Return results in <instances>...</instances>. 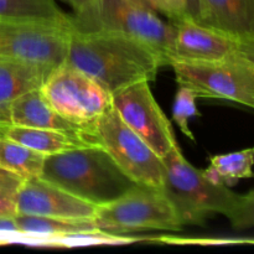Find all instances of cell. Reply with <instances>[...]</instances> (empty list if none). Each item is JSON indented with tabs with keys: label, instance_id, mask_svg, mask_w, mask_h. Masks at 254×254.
<instances>
[{
	"label": "cell",
	"instance_id": "cell-1",
	"mask_svg": "<svg viewBox=\"0 0 254 254\" xmlns=\"http://www.w3.org/2000/svg\"><path fill=\"white\" fill-rule=\"evenodd\" d=\"M64 62L109 93L138 82L154 81L164 67L156 52L133 37L109 30L81 31L73 27Z\"/></svg>",
	"mask_w": 254,
	"mask_h": 254
},
{
	"label": "cell",
	"instance_id": "cell-2",
	"mask_svg": "<svg viewBox=\"0 0 254 254\" xmlns=\"http://www.w3.org/2000/svg\"><path fill=\"white\" fill-rule=\"evenodd\" d=\"M40 178L97 206L121 197L136 185L99 145L47 155Z\"/></svg>",
	"mask_w": 254,
	"mask_h": 254
},
{
	"label": "cell",
	"instance_id": "cell-3",
	"mask_svg": "<svg viewBox=\"0 0 254 254\" xmlns=\"http://www.w3.org/2000/svg\"><path fill=\"white\" fill-rule=\"evenodd\" d=\"M164 193L183 225H205L215 215L226 216L240 195L230 188L212 183L202 170L193 168L176 146L163 158Z\"/></svg>",
	"mask_w": 254,
	"mask_h": 254
},
{
	"label": "cell",
	"instance_id": "cell-4",
	"mask_svg": "<svg viewBox=\"0 0 254 254\" xmlns=\"http://www.w3.org/2000/svg\"><path fill=\"white\" fill-rule=\"evenodd\" d=\"M71 24L81 31L109 30L133 37L156 52L166 66L174 26L145 7L128 0H97L88 11L71 15Z\"/></svg>",
	"mask_w": 254,
	"mask_h": 254
},
{
	"label": "cell",
	"instance_id": "cell-5",
	"mask_svg": "<svg viewBox=\"0 0 254 254\" xmlns=\"http://www.w3.org/2000/svg\"><path fill=\"white\" fill-rule=\"evenodd\" d=\"M92 222L98 230L119 235L146 230L178 232L184 227L164 191L141 185H134L121 197L98 206Z\"/></svg>",
	"mask_w": 254,
	"mask_h": 254
},
{
	"label": "cell",
	"instance_id": "cell-6",
	"mask_svg": "<svg viewBox=\"0 0 254 254\" xmlns=\"http://www.w3.org/2000/svg\"><path fill=\"white\" fill-rule=\"evenodd\" d=\"M40 91L57 113L81 127L93 141L94 126L113 107L112 93L66 62L50 72Z\"/></svg>",
	"mask_w": 254,
	"mask_h": 254
},
{
	"label": "cell",
	"instance_id": "cell-7",
	"mask_svg": "<svg viewBox=\"0 0 254 254\" xmlns=\"http://www.w3.org/2000/svg\"><path fill=\"white\" fill-rule=\"evenodd\" d=\"M71 29V15L66 21L0 17V57L55 68L66 60Z\"/></svg>",
	"mask_w": 254,
	"mask_h": 254
},
{
	"label": "cell",
	"instance_id": "cell-8",
	"mask_svg": "<svg viewBox=\"0 0 254 254\" xmlns=\"http://www.w3.org/2000/svg\"><path fill=\"white\" fill-rule=\"evenodd\" d=\"M179 86L197 97L225 99L254 109V64L241 56L211 62H174L170 64Z\"/></svg>",
	"mask_w": 254,
	"mask_h": 254
},
{
	"label": "cell",
	"instance_id": "cell-9",
	"mask_svg": "<svg viewBox=\"0 0 254 254\" xmlns=\"http://www.w3.org/2000/svg\"><path fill=\"white\" fill-rule=\"evenodd\" d=\"M93 139L134 184L163 189V159L122 121L113 107L96 123Z\"/></svg>",
	"mask_w": 254,
	"mask_h": 254
},
{
	"label": "cell",
	"instance_id": "cell-10",
	"mask_svg": "<svg viewBox=\"0 0 254 254\" xmlns=\"http://www.w3.org/2000/svg\"><path fill=\"white\" fill-rule=\"evenodd\" d=\"M150 82L143 81L112 93V104L122 121L161 159L176 148L171 122L160 108Z\"/></svg>",
	"mask_w": 254,
	"mask_h": 254
},
{
	"label": "cell",
	"instance_id": "cell-11",
	"mask_svg": "<svg viewBox=\"0 0 254 254\" xmlns=\"http://www.w3.org/2000/svg\"><path fill=\"white\" fill-rule=\"evenodd\" d=\"M97 210V205L73 196L41 178L22 180L17 191V215L93 221Z\"/></svg>",
	"mask_w": 254,
	"mask_h": 254
},
{
	"label": "cell",
	"instance_id": "cell-12",
	"mask_svg": "<svg viewBox=\"0 0 254 254\" xmlns=\"http://www.w3.org/2000/svg\"><path fill=\"white\" fill-rule=\"evenodd\" d=\"M174 26L166 66L174 62H211L237 56L238 40L191 17L170 21Z\"/></svg>",
	"mask_w": 254,
	"mask_h": 254
},
{
	"label": "cell",
	"instance_id": "cell-13",
	"mask_svg": "<svg viewBox=\"0 0 254 254\" xmlns=\"http://www.w3.org/2000/svg\"><path fill=\"white\" fill-rule=\"evenodd\" d=\"M196 21L236 40L254 36V0H197Z\"/></svg>",
	"mask_w": 254,
	"mask_h": 254
},
{
	"label": "cell",
	"instance_id": "cell-14",
	"mask_svg": "<svg viewBox=\"0 0 254 254\" xmlns=\"http://www.w3.org/2000/svg\"><path fill=\"white\" fill-rule=\"evenodd\" d=\"M54 68L11 57H0V126L9 123L10 106L16 98L40 89Z\"/></svg>",
	"mask_w": 254,
	"mask_h": 254
},
{
	"label": "cell",
	"instance_id": "cell-15",
	"mask_svg": "<svg viewBox=\"0 0 254 254\" xmlns=\"http://www.w3.org/2000/svg\"><path fill=\"white\" fill-rule=\"evenodd\" d=\"M9 123L31 127V128L64 131V133L84 136L89 141L94 143L81 127L71 123L61 114L57 113L44 98L40 89L27 92L12 102L9 111Z\"/></svg>",
	"mask_w": 254,
	"mask_h": 254
},
{
	"label": "cell",
	"instance_id": "cell-16",
	"mask_svg": "<svg viewBox=\"0 0 254 254\" xmlns=\"http://www.w3.org/2000/svg\"><path fill=\"white\" fill-rule=\"evenodd\" d=\"M0 135L40 151L45 155H52L83 146L97 145L81 135L50 129L16 126L11 123L0 126Z\"/></svg>",
	"mask_w": 254,
	"mask_h": 254
},
{
	"label": "cell",
	"instance_id": "cell-17",
	"mask_svg": "<svg viewBox=\"0 0 254 254\" xmlns=\"http://www.w3.org/2000/svg\"><path fill=\"white\" fill-rule=\"evenodd\" d=\"M253 166L254 146L233 153L211 156L210 165L202 171L212 183L231 188L243 179H253Z\"/></svg>",
	"mask_w": 254,
	"mask_h": 254
},
{
	"label": "cell",
	"instance_id": "cell-18",
	"mask_svg": "<svg viewBox=\"0 0 254 254\" xmlns=\"http://www.w3.org/2000/svg\"><path fill=\"white\" fill-rule=\"evenodd\" d=\"M47 155L0 135V168L22 180L40 178Z\"/></svg>",
	"mask_w": 254,
	"mask_h": 254
},
{
	"label": "cell",
	"instance_id": "cell-19",
	"mask_svg": "<svg viewBox=\"0 0 254 254\" xmlns=\"http://www.w3.org/2000/svg\"><path fill=\"white\" fill-rule=\"evenodd\" d=\"M0 17L69 20V15L57 5L56 0H0Z\"/></svg>",
	"mask_w": 254,
	"mask_h": 254
},
{
	"label": "cell",
	"instance_id": "cell-20",
	"mask_svg": "<svg viewBox=\"0 0 254 254\" xmlns=\"http://www.w3.org/2000/svg\"><path fill=\"white\" fill-rule=\"evenodd\" d=\"M196 98L197 96L195 94V92L185 86H179L173 104L174 122L180 128V130L192 141H196V138L193 136L191 129L189 128V123H190L191 118L201 116L197 106H196Z\"/></svg>",
	"mask_w": 254,
	"mask_h": 254
},
{
	"label": "cell",
	"instance_id": "cell-21",
	"mask_svg": "<svg viewBox=\"0 0 254 254\" xmlns=\"http://www.w3.org/2000/svg\"><path fill=\"white\" fill-rule=\"evenodd\" d=\"M22 179L0 168V218H12L16 213V196Z\"/></svg>",
	"mask_w": 254,
	"mask_h": 254
},
{
	"label": "cell",
	"instance_id": "cell-22",
	"mask_svg": "<svg viewBox=\"0 0 254 254\" xmlns=\"http://www.w3.org/2000/svg\"><path fill=\"white\" fill-rule=\"evenodd\" d=\"M128 1L145 7L158 15H163L169 21H178L185 17H191L186 0H128Z\"/></svg>",
	"mask_w": 254,
	"mask_h": 254
},
{
	"label": "cell",
	"instance_id": "cell-23",
	"mask_svg": "<svg viewBox=\"0 0 254 254\" xmlns=\"http://www.w3.org/2000/svg\"><path fill=\"white\" fill-rule=\"evenodd\" d=\"M226 217L236 230L254 227V189L246 195H240L237 202L228 211Z\"/></svg>",
	"mask_w": 254,
	"mask_h": 254
},
{
	"label": "cell",
	"instance_id": "cell-24",
	"mask_svg": "<svg viewBox=\"0 0 254 254\" xmlns=\"http://www.w3.org/2000/svg\"><path fill=\"white\" fill-rule=\"evenodd\" d=\"M237 55L254 64V36L250 39L238 40Z\"/></svg>",
	"mask_w": 254,
	"mask_h": 254
},
{
	"label": "cell",
	"instance_id": "cell-25",
	"mask_svg": "<svg viewBox=\"0 0 254 254\" xmlns=\"http://www.w3.org/2000/svg\"><path fill=\"white\" fill-rule=\"evenodd\" d=\"M60 1L64 2L71 7L72 11H73L72 15H78L84 11H88L97 0H60Z\"/></svg>",
	"mask_w": 254,
	"mask_h": 254
},
{
	"label": "cell",
	"instance_id": "cell-26",
	"mask_svg": "<svg viewBox=\"0 0 254 254\" xmlns=\"http://www.w3.org/2000/svg\"><path fill=\"white\" fill-rule=\"evenodd\" d=\"M186 2H188L191 17L196 20V17H197V0H186Z\"/></svg>",
	"mask_w": 254,
	"mask_h": 254
}]
</instances>
